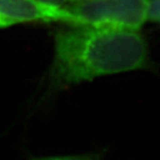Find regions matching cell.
Here are the masks:
<instances>
[{
    "instance_id": "6da1fadb",
    "label": "cell",
    "mask_w": 160,
    "mask_h": 160,
    "mask_svg": "<svg viewBox=\"0 0 160 160\" xmlns=\"http://www.w3.org/2000/svg\"><path fill=\"white\" fill-rule=\"evenodd\" d=\"M149 48L138 31L77 25L54 36L47 94L101 76L147 68Z\"/></svg>"
},
{
    "instance_id": "7a4b0ae2",
    "label": "cell",
    "mask_w": 160,
    "mask_h": 160,
    "mask_svg": "<svg viewBox=\"0 0 160 160\" xmlns=\"http://www.w3.org/2000/svg\"><path fill=\"white\" fill-rule=\"evenodd\" d=\"M149 2L150 0H92L73 3L67 8L75 16L77 25L138 31L148 20Z\"/></svg>"
},
{
    "instance_id": "3957f363",
    "label": "cell",
    "mask_w": 160,
    "mask_h": 160,
    "mask_svg": "<svg viewBox=\"0 0 160 160\" xmlns=\"http://www.w3.org/2000/svg\"><path fill=\"white\" fill-rule=\"evenodd\" d=\"M0 16L15 24L24 22H62L76 26L77 20L65 8H53L33 0H0Z\"/></svg>"
},
{
    "instance_id": "277c9868",
    "label": "cell",
    "mask_w": 160,
    "mask_h": 160,
    "mask_svg": "<svg viewBox=\"0 0 160 160\" xmlns=\"http://www.w3.org/2000/svg\"><path fill=\"white\" fill-rule=\"evenodd\" d=\"M28 160H104V152L100 151L83 153V154L40 156V157H30Z\"/></svg>"
},
{
    "instance_id": "5b68a950",
    "label": "cell",
    "mask_w": 160,
    "mask_h": 160,
    "mask_svg": "<svg viewBox=\"0 0 160 160\" xmlns=\"http://www.w3.org/2000/svg\"><path fill=\"white\" fill-rule=\"evenodd\" d=\"M148 20L160 23V0H151L149 2Z\"/></svg>"
},
{
    "instance_id": "8992f818",
    "label": "cell",
    "mask_w": 160,
    "mask_h": 160,
    "mask_svg": "<svg viewBox=\"0 0 160 160\" xmlns=\"http://www.w3.org/2000/svg\"><path fill=\"white\" fill-rule=\"evenodd\" d=\"M33 1L44 5L53 6V8H65L68 0H33Z\"/></svg>"
},
{
    "instance_id": "52a82bcc",
    "label": "cell",
    "mask_w": 160,
    "mask_h": 160,
    "mask_svg": "<svg viewBox=\"0 0 160 160\" xmlns=\"http://www.w3.org/2000/svg\"><path fill=\"white\" fill-rule=\"evenodd\" d=\"M12 25H16L14 22L5 19L4 17L0 16V28H6V27H9V26H12Z\"/></svg>"
},
{
    "instance_id": "ba28073f",
    "label": "cell",
    "mask_w": 160,
    "mask_h": 160,
    "mask_svg": "<svg viewBox=\"0 0 160 160\" xmlns=\"http://www.w3.org/2000/svg\"><path fill=\"white\" fill-rule=\"evenodd\" d=\"M70 2H73V3H83V2H89V1H92V0H68Z\"/></svg>"
}]
</instances>
